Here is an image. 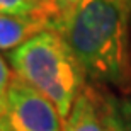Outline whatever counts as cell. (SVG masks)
Returning <instances> with one entry per match:
<instances>
[{"label":"cell","instance_id":"cell-8","mask_svg":"<svg viewBox=\"0 0 131 131\" xmlns=\"http://www.w3.org/2000/svg\"><path fill=\"white\" fill-rule=\"evenodd\" d=\"M12 77H14V75L10 73L9 61L0 54V112H4L5 101H7V92H9Z\"/></svg>","mask_w":131,"mask_h":131},{"label":"cell","instance_id":"cell-2","mask_svg":"<svg viewBox=\"0 0 131 131\" xmlns=\"http://www.w3.org/2000/svg\"><path fill=\"white\" fill-rule=\"evenodd\" d=\"M7 61L15 77L53 102L67 121L87 77L65 39L53 29L43 31L9 51Z\"/></svg>","mask_w":131,"mask_h":131},{"label":"cell","instance_id":"cell-7","mask_svg":"<svg viewBox=\"0 0 131 131\" xmlns=\"http://www.w3.org/2000/svg\"><path fill=\"white\" fill-rule=\"evenodd\" d=\"M48 10L41 7L36 0H0V14H9V15H27L34 12ZM53 12V10H48ZM58 14V12H54Z\"/></svg>","mask_w":131,"mask_h":131},{"label":"cell","instance_id":"cell-6","mask_svg":"<svg viewBox=\"0 0 131 131\" xmlns=\"http://www.w3.org/2000/svg\"><path fill=\"white\" fill-rule=\"evenodd\" d=\"M107 99H109L112 119L117 131H131V94L117 95V94L107 92Z\"/></svg>","mask_w":131,"mask_h":131},{"label":"cell","instance_id":"cell-9","mask_svg":"<svg viewBox=\"0 0 131 131\" xmlns=\"http://www.w3.org/2000/svg\"><path fill=\"white\" fill-rule=\"evenodd\" d=\"M77 2L78 0H56V2H54V7H56V10H58V14H60V12L70 9L72 5H75Z\"/></svg>","mask_w":131,"mask_h":131},{"label":"cell","instance_id":"cell-4","mask_svg":"<svg viewBox=\"0 0 131 131\" xmlns=\"http://www.w3.org/2000/svg\"><path fill=\"white\" fill-rule=\"evenodd\" d=\"M65 131H117L106 90L87 83L65 121Z\"/></svg>","mask_w":131,"mask_h":131},{"label":"cell","instance_id":"cell-10","mask_svg":"<svg viewBox=\"0 0 131 131\" xmlns=\"http://www.w3.org/2000/svg\"><path fill=\"white\" fill-rule=\"evenodd\" d=\"M41 7H44V9H48V10H53V12H58L56 10V7H54V2L56 0H36Z\"/></svg>","mask_w":131,"mask_h":131},{"label":"cell","instance_id":"cell-11","mask_svg":"<svg viewBox=\"0 0 131 131\" xmlns=\"http://www.w3.org/2000/svg\"><path fill=\"white\" fill-rule=\"evenodd\" d=\"M0 131H7V129H5V121H4V116H2V112H0Z\"/></svg>","mask_w":131,"mask_h":131},{"label":"cell","instance_id":"cell-3","mask_svg":"<svg viewBox=\"0 0 131 131\" xmlns=\"http://www.w3.org/2000/svg\"><path fill=\"white\" fill-rule=\"evenodd\" d=\"M2 116L7 131H65V121L53 102L15 75Z\"/></svg>","mask_w":131,"mask_h":131},{"label":"cell","instance_id":"cell-5","mask_svg":"<svg viewBox=\"0 0 131 131\" xmlns=\"http://www.w3.org/2000/svg\"><path fill=\"white\" fill-rule=\"evenodd\" d=\"M58 14L41 10L27 15L0 14V51H12L32 36L53 29Z\"/></svg>","mask_w":131,"mask_h":131},{"label":"cell","instance_id":"cell-1","mask_svg":"<svg viewBox=\"0 0 131 131\" xmlns=\"http://www.w3.org/2000/svg\"><path fill=\"white\" fill-rule=\"evenodd\" d=\"M53 31L70 46L87 83L131 94V0H78L58 14Z\"/></svg>","mask_w":131,"mask_h":131}]
</instances>
